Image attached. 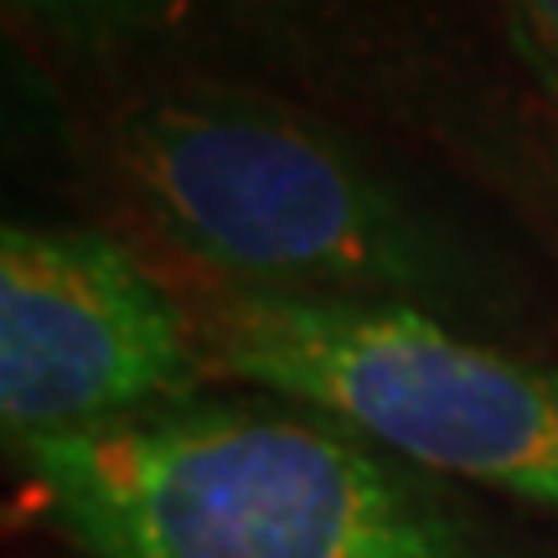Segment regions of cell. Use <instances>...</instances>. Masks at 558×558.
Here are the masks:
<instances>
[{"instance_id":"277c9868","label":"cell","mask_w":558,"mask_h":558,"mask_svg":"<svg viewBox=\"0 0 558 558\" xmlns=\"http://www.w3.org/2000/svg\"><path fill=\"white\" fill-rule=\"evenodd\" d=\"M181 295L94 228L0 233V424L11 450L202 393Z\"/></svg>"},{"instance_id":"7a4b0ae2","label":"cell","mask_w":558,"mask_h":558,"mask_svg":"<svg viewBox=\"0 0 558 558\" xmlns=\"http://www.w3.org/2000/svg\"><path fill=\"white\" fill-rule=\"evenodd\" d=\"M140 213L213 279L424 311L507 337L518 295L476 243L337 130L243 94H160L114 124Z\"/></svg>"},{"instance_id":"3957f363","label":"cell","mask_w":558,"mask_h":558,"mask_svg":"<svg viewBox=\"0 0 558 558\" xmlns=\"http://www.w3.org/2000/svg\"><path fill=\"white\" fill-rule=\"evenodd\" d=\"M181 305L207 378L311 403L424 476L558 518V367L424 311L213 275Z\"/></svg>"},{"instance_id":"8992f818","label":"cell","mask_w":558,"mask_h":558,"mask_svg":"<svg viewBox=\"0 0 558 558\" xmlns=\"http://www.w3.org/2000/svg\"><path fill=\"white\" fill-rule=\"evenodd\" d=\"M507 16L518 26L527 58L538 62V73L558 94V0H507Z\"/></svg>"},{"instance_id":"6da1fadb","label":"cell","mask_w":558,"mask_h":558,"mask_svg":"<svg viewBox=\"0 0 558 558\" xmlns=\"http://www.w3.org/2000/svg\"><path fill=\"white\" fill-rule=\"evenodd\" d=\"M88 558H527L471 492L264 388L16 450Z\"/></svg>"},{"instance_id":"5b68a950","label":"cell","mask_w":558,"mask_h":558,"mask_svg":"<svg viewBox=\"0 0 558 558\" xmlns=\"http://www.w3.org/2000/svg\"><path fill=\"white\" fill-rule=\"evenodd\" d=\"M11 5H16L21 16L41 21L52 37L99 47V41H114L124 32H135L160 0H11Z\"/></svg>"}]
</instances>
